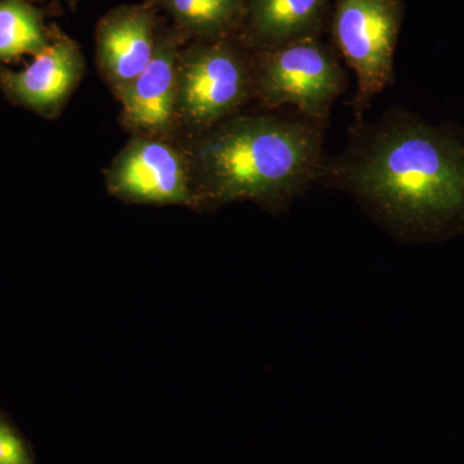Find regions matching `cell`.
I'll return each mask as SVG.
<instances>
[{
	"instance_id": "cell-1",
	"label": "cell",
	"mask_w": 464,
	"mask_h": 464,
	"mask_svg": "<svg viewBox=\"0 0 464 464\" xmlns=\"http://www.w3.org/2000/svg\"><path fill=\"white\" fill-rule=\"evenodd\" d=\"M315 183L346 192L400 243H444L464 234V130L400 108L353 121Z\"/></svg>"
},
{
	"instance_id": "cell-2",
	"label": "cell",
	"mask_w": 464,
	"mask_h": 464,
	"mask_svg": "<svg viewBox=\"0 0 464 464\" xmlns=\"http://www.w3.org/2000/svg\"><path fill=\"white\" fill-rule=\"evenodd\" d=\"M328 124L299 114H237L185 145L197 206L252 200L286 212L315 183Z\"/></svg>"
},
{
	"instance_id": "cell-3",
	"label": "cell",
	"mask_w": 464,
	"mask_h": 464,
	"mask_svg": "<svg viewBox=\"0 0 464 464\" xmlns=\"http://www.w3.org/2000/svg\"><path fill=\"white\" fill-rule=\"evenodd\" d=\"M252 100L253 51L239 35L183 45L179 56V127L198 136L239 114Z\"/></svg>"
},
{
	"instance_id": "cell-4",
	"label": "cell",
	"mask_w": 464,
	"mask_h": 464,
	"mask_svg": "<svg viewBox=\"0 0 464 464\" xmlns=\"http://www.w3.org/2000/svg\"><path fill=\"white\" fill-rule=\"evenodd\" d=\"M253 84L262 108L292 106L311 121L328 124L348 78L335 48L313 39L253 51Z\"/></svg>"
},
{
	"instance_id": "cell-5",
	"label": "cell",
	"mask_w": 464,
	"mask_h": 464,
	"mask_svg": "<svg viewBox=\"0 0 464 464\" xmlns=\"http://www.w3.org/2000/svg\"><path fill=\"white\" fill-rule=\"evenodd\" d=\"M402 0H335L329 29L333 47L357 79L353 121L365 119L372 101L395 83L396 44L404 23Z\"/></svg>"
},
{
	"instance_id": "cell-6",
	"label": "cell",
	"mask_w": 464,
	"mask_h": 464,
	"mask_svg": "<svg viewBox=\"0 0 464 464\" xmlns=\"http://www.w3.org/2000/svg\"><path fill=\"white\" fill-rule=\"evenodd\" d=\"M106 186L121 199L197 206L188 151L168 139L133 136L106 170Z\"/></svg>"
},
{
	"instance_id": "cell-7",
	"label": "cell",
	"mask_w": 464,
	"mask_h": 464,
	"mask_svg": "<svg viewBox=\"0 0 464 464\" xmlns=\"http://www.w3.org/2000/svg\"><path fill=\"white\" fill-rule=\"evenodd\" d=\"M186 39L174 27L159 26L154 56L141 75L116 99L121 123L133 136L169 140L177 121L179 56Z\"/></svg>"
},
{
	"instance_id": "cell-8",
	"label": "cell",
	"mask_w": 464,
	"mask_h": 464,
	"mask_svg": "<svg viewBox=\"0 0 464 464\" xmlns=\"http://www.w3.org/2000/svg\"><path fill=\"white\" fill-rule=\"evenodd\" d=\"M84 66L78 43L60 35L25 69H0V87L17 105L44 118H56L81 83Z\"/></svg>"
},
{
	"instance_id": "cell-9",
	"label": "cell",
	"mask_w": 464,
	"mask_h": 464,
	"mask_svg": "<svg viewBox=\"0 0 464 464\" xmlns=\"http://www.w3.org/2000/svg\"><path fill=\"white\" fill-rule=\"evenodd\" d=\"M158 29L157 8L150 3L121 5L101 18L96 30L97 66L116 97L148 67Z\"/></svg>"
},
{
	"instance_id": "cell-10",
	"label": "cell",
	"mask_w": 464,
	"mask_h": 464,
	"mask_svg": "<svg viewBox=\"0 0 464 464\" xmlns=\"http://www.w3.org/2000/svg\"><path fill=\"white\" fill-rule=\"evenodd\" d=\"M331 0H246L239 38L252 51L322 38Z\"/></svg>"
},
{
	"instance_id": "cell-11",
	"label": "cell",
	"mask_w": 464,
	"mask_h": 464,
	"mask_svg": "<svg viewBox=\"0 0 464 464\" xmlns=\"http://www.w3.org/2000/svg\"><path fill=\"white\" fill-rule=\"evenodd\" d=\"M163 8L186 42H212L239 35L246 0H149Z\"/></svg>"
},
{
	"instance_id": "cell-12",
	"label": "cell",
	"mask_w": 464,
	"mask_h": 464,
	"mask_svg": "<svg viewBox=\"0 0 464 464\" xmlns=\"http://www.w3.org/2000/svg\"><path fill=\"white\" fill-rule=\"evenodd\" d=\"M51 42L38 8L27 0H0V61L38 56Z\"/></svg>"
},
{
	"instance_id": "cell-13",
	"label": "cell",
	"mask_w": 464,
	"mask_h": 464,
	"mask_svg": "<svg viewBox=\"0 0 464 464\" xmlns=\"http://www.w3.org/2000/svg\"><path fill=\"white\" fill-rule=\"evenodd\" d=\"M0 464H32L24 442L0 420Z\"/></svg>"
},
{
	"instance_id": "cell-14",
	"label": "cell",
	"mask_w": 464,
	"mask_h": 464,
	"mask_svg": "<svg viewBox=\"0 0 464 464\" xmlns=\"http://www.w3.org/2000/svg\"><path fill=\"white\" fill-rule=\"evenodd\" d=\"M67 2H69V5H72V7H75L76 2H78V0H67Z\"/></svg>"
}]
</instances>
